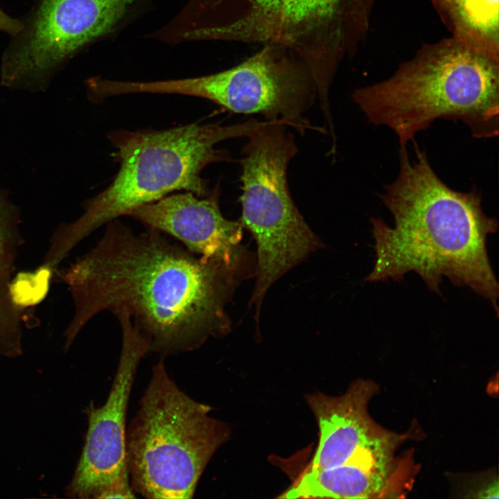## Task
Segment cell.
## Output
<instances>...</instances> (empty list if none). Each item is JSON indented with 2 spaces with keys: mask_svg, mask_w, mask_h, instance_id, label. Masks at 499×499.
I'll return each mask as SVG.
<instances>
[{
  "mask_svg": "<svg viewBox=\"0 0 499 499\" xmlns=\"http://www.w3.org/2000/svg\"><path fill=\"white\" fill-rule=\"evenodd\" d=\"M353 98L370 123L394 132L400 146L438 119L460 121L475 138H492L498 134L499 58L444 40Z\"/></svg>",
  "mask_w": 499,
  "mask_h": 499,
  "instance_id": "cell-3",
  "label": "cell"
},
{
  "mask_svg": "<svg viewBox=\"0 0 499 499\" xmlns=\"http://www.w3.org/2000/svg\"><path fill=\"white\" fill-rule=\"evenodd\" d=\"M453 38L499 58V0H431Z\"/></svg>",
  "mask_w": 499,
  "mask_h": 499,
  "instance_id": "cell-14",
  "label": "cell"
},
{
  "mask_svg": "<svg viewBox=\"0 0 499 499\" xmlns=\"http://www.w3.org/2000/svg\"><path fill=\"white\" fill-rule=\"evenodd\" d=\"M211 408L183 392L163 361L153 366L139 409L126 430L133 491L147 498H192L207 464L229 437Z\"/></svg>",
  "mask_w": 499,
  "mask_h": 499,
  "instance_id": "cell-6",
  "label": "cell"
},
{
  "mask_svg": "<svg viewBox=\"0 0 499 499\" xmlns=\"http://www.w3.org/2000/svg\"><path fill=\"white\" fill-rule=\"evenodd\" d=\"M129 94H173L203 98L241 114H261L313 127L301 118L317 97L313 77L291 50L265 44L240 64L218 73L184 79L128 81Z\"/></svg>",
  "mask_w": 499,
  "mask_h": 499,
  "instance_id": "cell-8",
  "label": "cell"
},
{
  "mask_svg": "<svg viewBox=\"0 0 499 499\" xmlns=\"http://www.w3.org/2000/svg\"><path fill=\"white\" fill-rule=\"evenodd\" d=\"M218 197V189L205 199L187 191L143 204L128 216L176 238L198 256L219 261L236 271L243 225L222 216Z\"/></svg>",
  "mask_w": 499,
  "mask_h": 499,
  "instance_id": "cell-11",
  "label": "cell"
},
{
  "mask_svg": "<svg viewBox=\"0 0 499 499\" xmlns=\"http://www.w3.org/2000/svg\"><path fill=\"white\" fill-rule=\"evenodd\" d=\"M288 126L301 129L281 119L254 130L247 136L240 160V222L256 243L255 288L260 292L268 291L286 272L323 247L289 191L287 168L297 148Z\"/></svg>",
  "mask_w": 499,
  "mask_h": 499,
  "instance_id": "cell-7",
  "label": "cell"
},
{
  "mask_svg": "<svg viewBox=\"0 0 499 499\" xmlns=\"http://www.w3.org/2000/svg\"><path fill=\"white\" fill-rule=\"evenodd\" d=\"M137 0H42L6 51L1 82L44 87L78 50L110 32Z\"/></svg>",
  "mask_w": 499,
  "mask_h": 499,
  "instance_id": "cell-9",
  "label": "cell"
},
{
  "mask_svg": "<svg viewBox=\"0 0 499 499\" xmlns=\"http://www.w3.org/2000/svg\"><path fill=\"white\" fill-rule=\"evenodd\" d=\"M267 123L250 119L231 125L191 123L165 130L111 133L109 139L117 149L121 164L118 173L108 187L85 202L80 217L57 227L47 259L60 263L98 227L170 192L186 190L198 196L206 195L202 170L213 162L228 159L215 148L216 144L247 137Z\"/></svg>",
  "mask_w": 499,
  "mask_h": 499,
  "instance_id": "cell-4",
  "label": "cell"
},
{
  "mask_svg": "<svg viewBox=\"0 0 499 499\" xmlns=\"http://www.w3.org/2000/svg\"><path fill=\"white\" fill-rule=\"evenodd\" d=\"M23 26V21L8 15L0 7V31L14 37L20 32Z\"/></svg>",
  "mask_w": 499,
  "mask_h": 499,
  "instance_id": "cell-17",
  "label": "cell"
},
{
  "mask_svg": "<svg viewBox=\"0 0 499 499\" xmlns=\"http://www.w3.org/2000/svg\"><path fill=\"white\" fill-rule=\"evenodd\" d=\"M414 143L415 159L400 146L398 176L380 195L394 226L371 218L376 260L365 280L399 281L414 272L441 295L446 277L488 299L498 317V286L487 247L498 221L484 213L475 190L462 193L447 186Z\"/></svg>",
  "mask_w": 499,
  "mask_h": 499,
  "instance_id": "cell-2",
  "label": "cell"
},
{
  "mask_svg": "<svg viewBox=\"0 0 499 499\" xmlns=\"http://www.w3.org/2000/svg\"><path fill=\"white\" fill-rule=\"evenodd\" d=\"M19 211L0 189V281H10L22 238Z\"/></svg>",
  "mask_w": 499,
  "mask_h": 499,
  "instance_id": "cell-16",
  "label": "cell"
},
{
  "mask_svg": "<svg viewBox=\"0 0 499 499\" xmlns=\"http://www.w3.org/2000/svg\"><path fill=\"white\" fill-rule=\"evenodd\" d=\"M122 347L114 379L105 404L90 405L82 453L67 493L78 498H134L126 462L125 419L137 367L151 351L150 341L125 313L116 316Z\"/></svg>",
  "mask_w": 499,
  "mask_h": 499,
  "instance_id": "cell-10",
  "label": "cell"
},
{
  "mask_svg": "<svg viewBox=\"0 0 499 499\" xmlns=\"http://www.w3.org/2000/svg\"><path fill=\"white\" fill-rule=\"evenodd\" d=\"M370 383H353L344 394L306 396L317 420L319 439L308 468L325 469L356 460L392 437L374 425L367 410Z\"/></svg>",
  "mask_w": 499,
  "mask_h": 499,
  "instance_id": "cell-12",
  "label": "cell"
},
{
  "mask_svg": "<svg viewBox=\"0 0 499 499\" xmlns=\"http://www.w3.org/2000/svg\"><path fill=\"white\" fill-rule=\"evenodd\" d=\"M24 308L11 281H0V356L14 357L21 353Z\"/></svg>",
  "mask_w": 499,
  "mask_h": 499,
  "instance_id": "cell-15",
  "label": "cell"
},
{
  "mask_svg": "<svg viewBox=\"0 0 499 499\" xmlns=\"http://www.w3.org/2000/svg\"><path fill=\"white\" fill-rule=\"evenodd\" d=\"M391 453H378L341 465L310 469L279 498H370L387 493L394 468Z\"/></svg>",
  "mask_w": 499,
  "mask_h": 499,
  "instance_id": "cell-13",
  "label": "cell"
},
{
  "mask_svg": "<svg viewBox=\"0 0 499 499\" xmlns=\"http://www.w3.org/2000/svg\"><path fill=\"white\" fill-rule=\"evenodd\" d=\"M364 0H190L177 14L191 41L279 44L328 92L358 41Z\"/></svg>",
  "mask_w": 499,
  "mask_h": 499,
  "instance_id": "cell-5",
  "label": "cell"
},
{
  "mask_svg": "<svg viewBox=\"0 0 499 499\" xmlns=\"http://www.w3.org/2000/svg\"><path fill=\"white\" fill-rule=\"evenodd\" d=\"M234 274L222 262L204 259L160 231L135 233L114 220L94 247L59 275L74 306L65 349L105 310L127 314L160 355L195 350L229 332L225 306Z\"/></svg>",
  "mask_w": 499,
  "mask_h": 499,
  "instance_id": "cell-1",
  "label": "cell"
}]
</instances>
